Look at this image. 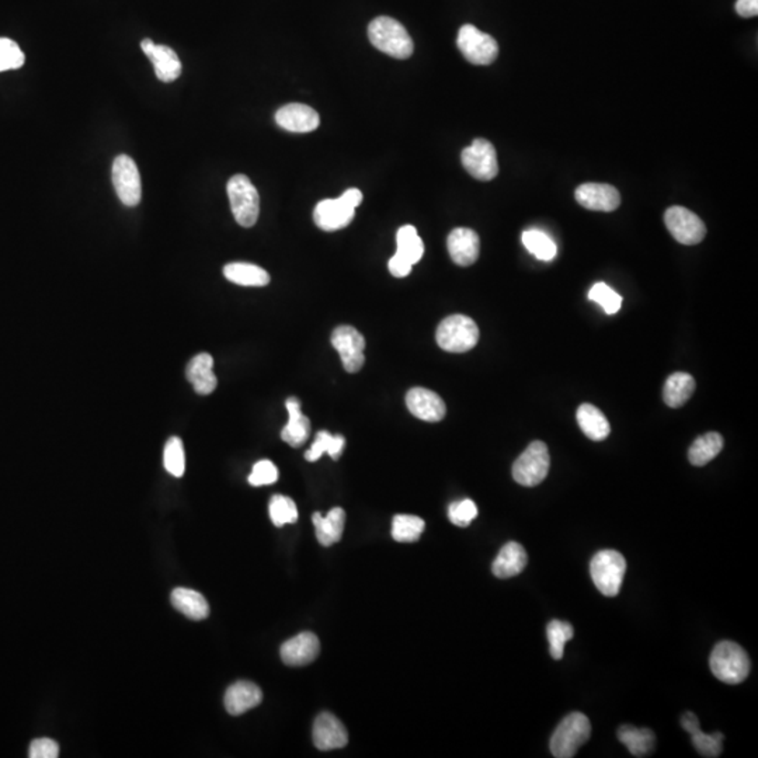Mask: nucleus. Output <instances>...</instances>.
Segmentation results:
<instances>
[{"label":"nucleus","mask_w":758,"mask_h":758,"mask_svg":"<svg viewBox=\"0 0 758 758\" xmlns=\"http://www.w3.org/2000/svg\"><path fill=\"white\" fill-rule=\"evenodd\" d=\"M319 651L321 643L318 636L312 632H302L288 640L282 646L280 654L287 666L301 667L312 663L318 658Z\"/></svg>","instance_id":"17"},{"label":"nucleus","mask_w":758,"mask_h":758,"mask_svg":"<svg viewBox=\"0 0 758 758\" xmlns=\"http://www.w3.org/2000/svg\"><path fill=\"white\" fill-rule=\"evenodd\" d=\"M523 243L527 251H531L539 261H549L557 256L558 248L554 241L541 230H526L523 233Z\"/></svg>","instance_id":"36"},{"label":"nucleus","mask_w":758,"mask_h":758,"mask_svg":"<svg viewBox=\"0 0 758 758\" xmlns=\"http://www.w3.org/2000/svg\"><path fill=\"white\" fill-rule=\"evenodd\" d=\"M617 736L635 757H646L651 754L656 744V737L650 729H638L625 725L618 729Z\"/></svg>","instance_id":"31"},{"label":"nucleus","mask_w":758,"mask_h":758,"mask_svg":"<svg viewBox=\"0 0 758 758\" xmlns=\"http://www.w3.org/2000/svg\"><path fill=\"white\" fill-rule=\"evenodd\" d=\"M695 391V379L687 373H674L667 378L663 388V399L667 406L681 407L691 398Z\"/></svg>","instance_id":"30"},{"label":"nucleus","mask_w":758,"mask_h":758,"mask_svg":"<svg viewBox=\"0 0 758 758\" xmlns=\"http://www.w3.org/2000/svg\"><path fill=\"white\" fill-rule=\"evenodd\" d=\"M285 406H287L290 420H288L287 425L282 428V438L288 446L298 448V446H303L311 435V422L301 412L300 399H287Z\"/></svg>","instance_id":"25"},{"label":"nucleus","mask_w":758,"mask_h":758,"mask_svg":"<svg viewBox=\"0 0 758 758\" xmlns=\"http://www.w3.org/2000/svg\"><path fill=\"white\" fill-rule=\"evenodd\" d=\"M462 165L472 178L490 181L497 176V153L487 139H475L471 147L465 148L461 155Z\"/></svg>","instance_id":"11"},{"label":"nucleus","mask_w":758,"mask_h":758,"mask_svg":"<svg viewBox=\"0 0 758 758\" xmlns=\"http://www.w3.org/2000/svg\"><path fill=\"white\" fill-rule=\"evenodd\" d=\"M145 56L152 62L155 74L163 83L175 82L181 75V62L178 54L168 46H158L150 38L141 41Z\"/></svg>","instance_id":"16"},{"label":"nucleus","mask_w":758,"mask_h":758,"mask_svg":"<svg viewBox=\"0 0 758 758\" xmlns=\"http://www.w3.org/2000/svg\"><path fill=\"white\" fill-rule=\"evenodd\" d=\"M163 464L166 471L175 477H181L186 471V456H184L183 441L179 437L169 438L163 453Z\"/></svg>","instance_id":"39"},{"label":"nucleus","mask_w":758,"mask_h":758,"mask_svg":"<svg viewBox=\"0 0 758 758\" xmlns=\"http://www.w3.org/2000/svg\"><path fill=\"white\" fill-rule=\"evenodd\" d=\"M664 223L671 236L681 245H698L706 235L702 220L684 207H670L664 214Z\"/></svg>","instance_id":"10"},{"label":"nucleus","mask_w":758,"mask_h":758,"mask_svg":"<svg viewBox=\"0 0 758 758\" xmlns=\"http://www.w3.org/2000/svg\"><path fill=\"white\" fill-rule=\"evenodd\" d=\"M223 275L228 282L242 287H266L270 274L256 264L230 263L223 267Z\"/></svg>","instance_id":"29"},{"label":"nucleus","mask_w":758,"mask_h":758,"mask_svg":"<svg viewBox=\"0 0 758 758\" xmlns=\"http://www.w3.org/2000/svg\"><path fill=\"white\" fill-rule=\"evenodd\" d=\"M111 179L119 201L127 207L139 204L142 197L141 175L132 158L128 155L117 157L114 159Z\"/></svg>","instance_id":"9"},{"label":"nucleus","mask_w":758,"mask_h":758,"mask_svg":"<svg viewBox=\"0 0 758 758\" xmlns=\"http://www.w3.org/2000/svg\"><path fill=\"white\" fill-rule=\"evenodd\" d=\"M212 368H214V358L209 353H201L190 361L186 376L197 394H210L217 388L218 379Z\"/></svg>","instance_id":"23"},{"label":"nucleus","mask_w":758,"mask_h":758,"mask_svg":"<svg viewBox=\"0 0 758 758\" xmlns=\"http://www.w3.org/2000/svg\"><path fill=\"white\" fill-rule=\"evenodd\" d=\"M412 267L413 266H410V264L406 263V261H402L401 257L396 256V254L392 257L388 263L389 271H391V274L394 275L396 279H404V277L409 275L410 271H412Z\"/></svg>","instance_id":"45"},{"label":"nucleus","mask_w":758,"mask_h":758,"mask_svg":"<svg viewBox=\"0 0 758 758\" xmlns=\"http://www.w3.org/2000/svg\"><path fill=\"white\" fill-rule=\"evenodd\" d=\"M589 298L594 301V302L599 303V305H601V308L609 315H614V313H617L621 309V295L617 294L611 287L604 284V282H599V284L593 285L590 292H589Z\"/></svg>","instance_id":"40"},{"label":"nucleus","mask_w":758,"mask_h":758,"mask_svg":"<svg viewBox=\"0 0 758 758\" xmlns=\"http://www.w3.org/2000/svg\"><path fill=\"white\" fill-rule=\"evenodd\" d=\"M275 123L290 132H312L321 124L319 114L306 105L291 103L275 113Z\"/></svg>","instance_id":"19"},{"label":"nucleus","mask_w":758,"mask_h":758,"mask_svg":"<svg viewBox=\"0 0 758 758\" xmlns=\"http://www.w3.org/2000/svg\"><path fill=\"white\" fill-rule=\"evenodd\" d=\"M576 200L590 211L612 212L621 204V196L611 184H581L576 190Z\"/></svg>","instance_id":"13"},{"label":"nucleus","mask_w":758,"mask_h":758,"mask_svg":"<svg viewBox=\"0 0 758 758\" xmlns=\"http://www.w3.org/2000/svg\"><path fill=\"white\" fill-rule=\"evenodd\" d=\"M343 201L346 202L347 205H350L352 209H357L358 205L363 202V193H361L360 190L358 189H350L347 191L343 193V196L340 197Z\"/></svg>","instance_id":"47"},{"label":"nucleus","mask_w":758,"mask_h":758,"mask_svg":"<svg viewBox=\"0 0 758 758\" xmlns=\"http://www.w3.org/2000/svg\"><path fill=\"white\" fill-rule=\"evenodd\" d=\"M435 339L446 352L466 353L479 342V329L469 316L451 315L438 324Z\"/></svg>","instance_id":"6"},{"label":"nucleus","mask_w":758,"mask_h":758,"mask_svg":"<svg viewBox=\"0 0 758 758\" xmlns=\"http://www.w3.org/2000/svg\"><path fill=\"white\" fill-rule=\"evenodd\" d=\"M550 458L547 444L534 441L513 465V477L521 487H534L542 484L549 472Z\"/></svg>","instance_id":"7"},{"label":"nucleus","mask_w":758,"mask_h":758,"mask_svg":"<svg viewBox=\"0 0 758 758\" xmlns=\"http://www.w3.org/2000/svg\"><path fill=\"white\" fill-rule=\"evenodd\" d=\"M456 46L465 59L474 65H490L498 56V46L495 38L472 25L459 28Z\"/></svg>","instance_id":"8"},{"label":"nucleus","mask_w":758,"mask_h":758,"mask_svg":"<svg viewBox=\"0 0 758 758\" xmlns=\"http://www.w3.org/2000/svg\"><path fill=\"white\" fill-rule=\"evenodd\" d=\"M548 640H549V653L555 661H560L565 654V646L575 635L572 625L565 621H550L547 628Z\"/></svg>","instance_id":"37"},{"label":"nucleus","mask_w":758,"mask_h":758,"mask_svg":"<svg viewBox=\"0 0 758 758\" xmlns=\"http://www.w3.org/2000/svg\"><path fill=\"white\" fill-rule=\"evenodd\" d=\"M591 725L588 716L573 712L560 722L550 737V753L557 758L575 757L578 750L590 739Z\"/></svg>","instance_id":"3"},{"label":"nucleus","mask_w":758,"mask_h":758,"mask_svg":"<svg viewBox=\"0 0 758 758\" xmlns=\"http://www.w3.org/2000/svg\"><path fill=\"white\" fill-rule=\"evenodd\" d=\"M579 425H580L581 432L584 435H588L590 440L602 441L609 437L611 433L609 420L604 416V413L590 404H583L578 409Z\"/></svg>","instance_id":"28"},{"label":"nucleus","mask_w":758,"mask_h":758,"mask_svg":"<svg viewBox=\"0 0 758 758\" xmlns=\"http://www.w3.org/2000/svg\"><path fill=\"white\" fill-rule=\"evenodd\" d=\"M227 190L236 222L243 228L256 225L261 214V197L251 179L245 175H235L228 181Z\"/></svg>","instance_id":"4"},{"label":"nucleus","mask_w":758,"mask_h":758,"mask_svg":"<svg viewBox=\"0 0 758 758\" xmlns=\"http://www.w3.org/2000/svg\"><path fill=\"white\" fill-rule=\"evenodd\" d=\"M681 726L685 732L691 734L692 744L702 757L715 758L722 754V750H723L722 744L725 737L721 732H715L712 734L703 733L700 728V721L691 712L682 715Z\"/></svg>","instance_id":"22"},{"label":"nucleus","mask_w":758,"mask_h":758,"mask_svg":"<svg viewBox=\"0 0 758 758\" xmlns=\"http://www.w3.org/2000/svg\"><path fill=\"white\" fill-rule=\"evenodd\" d=\"M627 572V562L620 552L599 550L590 563V575L599 593L607 597L618 596Z\"/></svg>","instance_id":"5"},{"label":"nucleus","mask_w":758,"mask_h":758,"mask_svg":"<svg viewBox=\"0 0 758 758\" xmlns=\"http://www.w3.org/2000/svg\"><path fill=\"white\" fill-rule=\"evenodd\" d=\"M477 517V507L475 502L465 498L461 502L453 503L448 507V518L456 527H468Z\"/></svg>","instance_id":"42"},{"label":"nucleus","mask_w":758,"mask_h":758,"mask_svg":"<svg viewBox=\"0 0 758 758\" xmlns=\"http://www.w3.org/2000/svg\"><path fill=\"white\" fill-rule=\"evenodd\" d=\"M354 214L355 210L339 197L336 200H323L319 202L313 211V220H315L316 227L321 228L322 230L333 232V230L349 227Z\"/></svg>","instance_id":"18"},{"label":"nucleus","mask_w":758,"mask_h":758,"mask_svg":"<svg viewBox=\"0 0 758 758\" xmlns=\"http://www.w3.org/2000/svg\"><path fill=\"white\" fill-rule=\"evenodd\" d=\"M313 743L322 752L346 747L349 734L342 722L329 712L321 713L313 723Z\"/></svg>","instance_id":"15"},{"label":"nucleus","mask_w":758,"mask_h":758,"mask_svg":"<svg viewBox=\"0 0 758 758\" xmlns=\"http://www.w3.org/2000/svg\"><path fill=\"white\" fill-rule=\"evenodd\" d=\"M261 700V690L254 682L238 681L228 688L223 703L230 715L239 716L256 708Z\"/></svg>","instance_id":"21"},{"label":"nucleus","mask_w":758,"mask_h":758,"mask_svg":"<svg viewBox=\"0 0 758 758\" xmlns=\"http://www.w3.org/2000/svg\"><path fill=\"white\" fill-rule=\"evenodd\" d=\"M59 755V746L51 739H36L28 749L30 758H56Z\"/></svg>","instance_id":"44"},{"label":"nucleus","mask_w":758,"mask_h":758,"mask_svg":"<svg viewBox=\"0 0 758 758\" xmlns=\"http://www.w3.org/2000/svg\"><path fill=\"white\" fill-rule=\"evenodd\" d=\"M22 49L10 38H0V72L19 69L25 65Z\"/></svg>","instance_id":"41"},{"label":"nucleus","mask_w":758,"mask_h":758,"mask_svg":"<svg viewBox=\"0 0 758 758\" xmlns=\"http://www.w3.org/2000/svg\"><path fill=\"white\" fill-rule=\"evenodd\" d=\"M528 563L526 549L517 542H508L498 552L493 562V575L498 579H510L520 575Z\"/></svg>","instance_id":"24"},{"label":"nucleus","mask_w":758,"mask_h":758,"mask_svg":"<svg viewBox=\"0 0 758 758\" xmlns=\"http://www.w3.org/2000/svg\"><path fill=\"white\" fill-rule=\"evenodd\" d=\"M312 523L316 528V538L323 547H332L342 539L343 529L346 524V513L340 507L332 508L326 516L315 513Z\"/></svg>","instance_id":"26"},{"label":"nucleus","mask_w":758,"mask_h":758,"mask_svg":"<svg viewBox=\"0 0 758 758\" xmlns=\"http://www.w3.org/2000/svg\"><path fill=\"white\" fill-rule=\"evenodd\" d=\"M371 44L386 56L396 59L412 56L415 44L406 28L388 15H379L368 26Z\"/></svg>","instance_id":"1"},{"label":"nucleus","mask_w":758,"mask_h":758,"mask_svg":"<svg viewBox=\"0 0 758 758\" xmlns=\"http://www.w3.org/2000/svg\"><path fill=\"white\" fill-rule=\"evenodd\" d=\"M332 344L342 358L343 367L347 373L354 374L363 368L365 363V339L353 326H339L332 334Z\"/></svg>","instance_id":"12"},{"label":"nucleus","mask_w":758,"mask_h":758,"mask_svg":"<svg viewBox=\"0 0 758 758\" xmlns=\"http://www.w3.org/2000/svg\"><path fill=\"white\" fill-rule=\"evenodd\" d=\"M346 440L343 435H332L329 432H319L316 435L315 443L305 453L306 461L315 462L321 458L323 454H329L332 459L337 461L344 450Z\"/></svg>","instance_id":"34"},{"label":"nucleus","mask_w":758,"mask_h":758,"mask_svg":"<svg viewBox=\"0 0 758 758\" xmlns=\"http://www.w3.org/2000/svg\"><path fill=\"white\" fill-rule=\"evenodd\" d=\"M279 479V469L269 459H261L253 466L251 476H249V484L251 487H266V485H272Z\"/></svg>","instance_id":"43"},{"label":"nucleus","mask_w":758,"mask_h":758,"mask_svg":"<svg viewBox=\"0 0 758 758\" xmlns=\"http://www.w3.org/2000/svg\"><path fill=\"white\" fill-rule=\"evenodd\" d=\"M425 523L420 517L410 514L394 516L392 523V537L398 542H416L425 531Z\"/></svg>","instance_id":"35"},{"label":"nucleus","mask_w":758,"mask_h":758,"mask_svg":"<svg viewBox=\"0 0 758 758\" xmlns=\"http://www.w3.org/2000/svg\"><path fill=\"white\" fill-rule=\"evenodd\" d=\"M710 664L713 676L731 685L743 682L749 677L752 667L744 649L731 640H723L715 646Z\"/></svg>","instance_id":"2"},{"label":"nucleus","mask_w":758,"mask_h":758,"mask_svg":"<svg viewBox=\"0 0 758 758\" xmlns=\"http://www.w3.org/2000/svg\"><path fill=\"white\" fill-rule=\"evenodd\" d=\"M396 245L398 249L394 254L401 257L402 261H406L410 266H415L417 261H420L425 253V243L413 225H405L398 230Z\"/></svg>","instance_id":"32"},{"label":"nucleus","mask_w":758,"mask_h":758,"mask_svg":"<svg viewBox=\"0 0 758 758\" xmlns=\"http://www.w3.org/2000/svg\"><path fill=\"white\" fill-rule=\"evenodd\" d=\"M171 604L190 620L201 621L210 615L209 601L201 593L190 589L179 588L171 591Z\"/></svg>","instance_id":"27"},{"label":"nucleus","mask_w":758,"mask_h":758,"mask_svg":"<svg viewBox=\"0 0 758 758\" xmlns=\"http://www.w3.org/2000/svg\"><path fill=\"white\" fill-rule=\"evenodd\" d=\"M270 518L275 527H282L285 524H294L298 520V508L292 498L287 496L275 495L270 500Z\"/></svg>","instance_id":"38"},{"label":"nucleus","mask_w":758,"mask_h":758,"mask_svg":"<svg viewBox=\"0 0 758 758\" xmlns=\"http://www.w3.org/2000/svg\"><path fill=\"white\" fill-rule=\"evenodd\" d=\"M406 406L413 416L423 422L437 423L446 417V404L430 389H410L406 394Z\"/></svg>","instance_id":"14"},{"label":"nucleus","mask_w":758,"mask_h":758,"mask_svg":"<svg viewBox=\"0 0 758 758\" xmlns=\"http://www.w3.org/2000/svg\"><path fill=\"white\" fill-rule=\"evenodd\" d=\"M723 448V438L719 433L701 435L692 443L688 451V459L694 466H703L719 456Z\"/></svg>","instance_id":"33"},{"label":"nucleus","mask_w":758,"mask_h":758,"mask_svg":"<svg viewBox=\"0 0 758 758\" xmlns=\"http://www.w3.org/2000/svg\"><path fill=\"white\" fill-rule=\"evenodd\" d=\"M736 12L742 17H755L758 15V0H737Z\"/></svg>","instance_id":"46"},{"label":"nucleus","mask_w":758,"mask_h":758,"mask_svg":"<svg viewBox=\"0 0 758 758\" xmlns=\"http://www.w3.org/2000/svg\"><path fill=\"white\" fill-rule=\"evenodd\" d=\"M448 251L454 263L461 267L472 266L477 261L480 251L479 236L468 228H456L446 241Z\"/></svg>","instance_id":"20"}]
</instances>
